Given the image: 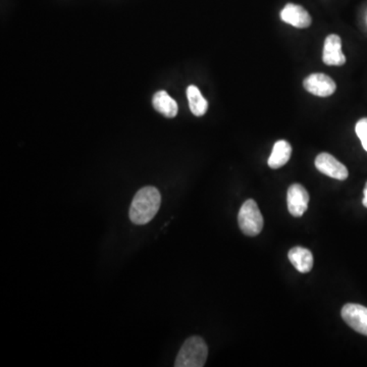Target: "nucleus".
Masks as SVG:
<instances>
[{
    "mask_svg": "<svg viewBox=\"0 0 367 367\" xmlns=\"http://www.w3.org/2000/svg\"><path fill=\"white\" fill-rule=\"evenodd\" d=\"M162 196L156 187L147 186L140 189L131 204V222L135 225H146L153 220L160 210Z\"/></svg>",
    "mask_w": 367,
    "mask_h": 367,
    "instance_id": "f257e3e1",
    "label": "nucleus"
},
{
    "mask_svg": "<svg viewBox=\"0 0 367 367\" xmlns=\"http://www.w3.org/2000/svg\"><path fill=\"white\" fill-rule=\"evenodd\" d=\"M208 348L201 337L187 339L176 359L177 367H203L207 360Z\"/></svg>",
    "mask_w": 367,
    "mask_h": 367,
    "instance_id": "f03ea898",
    "label": "nucleus"
},
{
    "mask_svg": "<svg viewBox=\"0 0 367 367\" xmlns=\"http://www.w3.org/2000/svg\"><path fill=\"white\" fill-rule=\"evenodd\" d=\"M238 223L242 233L249 237L261 234L263 227V218L258 205L253 199L245 201L238 214Z\"/></svg>",
    "mask_w": 367,
    "mask_h": 367,
    "instance_id": "7ed1b4c3",
    "label": "nucleus"
},
{
    "mask_svg": "<svg viewBox=\"0 0 367 367\" xmlns=\"http://www.w3.org/2000/svg\"><path fill=\"white\" fill-rule=\"evenodd\" d=\"M315 167L323 175L340 181H345L349 176L347 167L336 160L332 154L326 152L319 154L315 158Z\"/></svg>",
    "mask_w": 367,
    "mask_h": 367,
    "instance_id": "20e7f679",
    "label": "nucleus"
},
{
    "mask_svg": "<svg viewBox=\"0 0 367 367\" xmlns=\"http://www.w3.org/2000/svg\"><path fill=\"white\" fill-rule=\"evenodd\" d=\"M342 319L355 332L367 336V307L348 303L342 308Z\"/></svg>",
    "mask_w": 367,
    "mask_h": 367,
    "instance_id": "39448f33",
    "label": "nucleus"
},
{
    "mask_svg": "<svg viewBox=\"0 0 367 367\" xmlns=\"http://www.w3.org/2000/svg\"><path fill=\"white\" fill-rule=\"evenodd\" d=\"M288 210L292 216L300 218L308 208L309 194L305 188L300 184H293L288 189Z\"/></svg>",
    "mask_w": 367,
    "mask_h": 367,
    "instance_id": "423d86ee",
    "label": "nucleus"
},
{
    "mask_svg": "<svg viewBox=\"0 0 367 367\" xmlns=\"http://www.w3.org/2000/svg\"><path fill=\"white\" fill-rule=\"evenodd\" d=\"M307 92L319 97H328L336 91L337 85L330 77L325 74H311L303 82Z\"/></svg>",
    "mask_w": 367,
    "mask_h": 367,
    "instance_id": "0eeeda50",
    "label": "nucleus"
},
{
    "mask_svg": "<svg viewBox=\"0 0 367 367\" xmlns=\"http://www.w3.org/2000/svg\"><path fill=\"white\" fill-rule=\"evenodd\" d=\"M323 61L326 66H341L346 64V57L342 51V39L336 34H330L325 40Z\"/></svg>",
    "mask_w": 367,
    "mask_h": 367,
    "instance_id": "6e6552de",
    "label": "nucleus"
},
{
    "mask_svg": "<svg viewBox=\"0 0 367 367\" xmlns=\"http://www.w3.org/2000/svg\"><path fill=\"white\" fill-rule=\"evenodd\" d=\"M281 19L285 23L298 28V29H305L311 25L310 15L307 12L303 6L298 4L288 3L281 12Z\"/></svg>",
    "mask_w": 367,
    "mask_h": 367,
    "instance_id": "1a4fd4ad",
    "label": "nucleus"
},
{
    "mask_svg": "<svg viewBox=\"0 0 367 367\" xmlns=\"http://www.w3.org/2000/svg\"><path fill=\"white\" fill-rule=\"evenodd\" d=\"M288 257L294 267L301 274H307L312 270L313 255L308 249L303 247H294L289 251Z\"/></svg>",
    "mask_w": 367,
    "mask_h": 367,
    "instance_id": "9d476101",
    "label": "nucleus"
},
{
    "mask_svg": "<svg viewBox=\"0 0 367 367\" xmlns=\"http://www.w3.org/2000/svg\"><path fill=\"white\" fill-rule=\"evenodd\" d=\"M152 104L156 111L169 119L177 117L178 111H179L177 102L171 97L167 91L156 92L152 100Z\"/></svg>",
    "mask_w": 367,
    "mask_h": 367,
    "instance_id": "9b49d317",
    "label": "nucleus"
},
{
    "mask_svg": "<svg viewBox=\"0 0 367 367\" xmlns=\"http://www.w3.org/2000/svg\"><path fill=\"white\" fill-rule=\"evenodd\" d=\"M292 156V147L285 140L278 141L272 148V154L268 158V167L272 169H280L289 162Z\"/></svg>",
    "mask_w": 367,
    "mask_h": 367,
    "instance_id": "f8f14e48",
    "label": "nucleus"
},
{
    "mask_svg": "<svg viewBox=\"0 0 367 367\" xmlns=\"http://www.w3.org/2000/svg\"><path fill=\"white\" fill-rule=\"evenodd\" d=\"M187 97H188L189 106L193 115L196 117H203L205 115L208 109V102L196 86L190 85L187 88Z\"/></svg>",
    "mask_w": 367,
    "mask_h": 367,
    "instance_id": "ddd939ff",
    "label": "nucleus"
},
{
    "mask_svg": "<svg viewBox=\"0 0 367 367\" xmlns=\"http://www.w3.org/2000/svg\"><path fill=\"white\" fill-rule=\"evenodd\" d=\"M356 134L361 141L362 147L367 151V117L359 120L355 126Z\"/></svg>",
    "mask_w": 367,
    "mask_h": 367,
    "instance_id": "4468645a",
    "label": "nucleus"
},
{
    "mask_svg": "<svg viewBox=\"0 0 367 367\" xmlns=\"http://www.w3.org/2000/svg\"><path fill=\"white\" fill-rule=\"evenodd\" d=\"M364 200H362V203H364V205L366 206V207L367 208V182L366 185V188H364Z\"/></svg>",
    "mask_w": 367,
    "mask_h": 367,
    "instance_id": "2eb2a0df",
    "label": "nucleus"
}]
</instances>
